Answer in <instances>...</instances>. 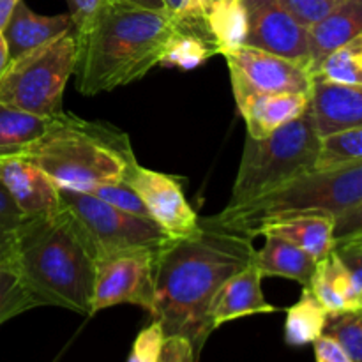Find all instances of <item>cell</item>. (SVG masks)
<instances>
[{
  "mask_svg": "<svg viewBox=\"0 0 362 362\" xmlns=\"http://www.w3.org/2000/svg\"><path fill=\"white\" fill-rule=\"evenodd\" d=\"M253 237L202 223L182 239H172L159 250L154 274L152 320L165 338H184L200 357L214 331L212 311L219 292L243 271L255 255Z\"/></svg>",
  "mask_w": 362,
  "mask_h": 362,
  "instance_id": "cell-1",
  "label": "cell"
},
{
  "mask_svg": "<svg viewBox=\"0 0 362 362\" xmlns=\"http://www.w3.org/2000/svg\"><path fill=\"white\" fill-rule=\"evenodd\" d=\"M11 258L41 306L66 308L92 317L95 247L66 205L25 219Z\"/></svg>",
  "mask_w": 362,
  "mask_h": 362,
  "instance_id": "cell-2",
  "label": "cell"
},
{
  "mask_svg": "<svg viewBox=\"0 0 362 362\" xmlns=\"http://www.w3.org/2000/svg\"><path fill=\"white\" fill-rule=\"evenodd\" d=\"M177 27L168 11L108 2L85 34L76 37V90L98 95L144 78L159 66Z\"/></svg>",
  "mask_w": 362,
  "mask_h": 362,
  "instance_id": "cell-3",
  "label": "cell"
},
{
  "mask_svg": "<svg viewBox=\"0 0 362 362\" xmlns=\"http://www.w3.org/2000/svg\"><path fill=\"white\" fill-rule=\"evenodd\" d=\"M23 158L30 159L59 189L90 193L101 184L124 182L138 165L124 131L73 113L52 117L45 136Z\"/></svg>",
  "mask_w": 362,
  "mask_h": 362,
  "instance_id": "cell-4",
  "label": "cell"
},
{
  "mask_svg": "<svg viewBox=\"0 0 362 362\" xmlns=\"http://www.w3.org/2000/svg\"><path fill=\"white\" fill-rule=\"evenodd\" d=\"M311 212L334 219V240L362 233V165L334 172L311 170L258 200L223 209L202 223L251 237L264 223Z\"/></svg>",
  "mask_w": 362,
  "mask_h": 362,
  "instance_id": "cell-5",
  "label": "cell"
},
{
  "mask_svg": "<svg viewBox=\"0 0 362 362\" xmlns=\"http://www.w3.org/2000/svg\"><path fill=\"white\" fill-rule=\"evenodd\" d=\"M318 134L310 112L265 138H246L232 197L225 209H235L265 197L283 184L311 172Z\"/></svg>",
  "mask_w": 362,
  "mask_h": 362,
  "instance_id": "cell-6",
  "label": "cell"
},
{
  "mask_svg": "<svg viewBox=\"0 0 362 362\" xmlns=\"http://www.w3.org/2000/svg\"><path fill=\"white\" fill-rule=\"evenodd\" d=\"M74 30L9 60L0 74V103L39 117L62 112V95L74 73Z\"/></svg>",
  "mask_w": 362,
  "mask_h": 362,
  "instance_id": "cell-7",
  "label": "cell"
},
{
  "mask_svg": "<svg viewBox=\"0 0 362 362\" xmlns=\"http://www.w3.org/2000/svg\"><path fill=\"white\" fill-rule=\"evenodd\" d=\"M60 202L83 225L95 247L103 251L152 247L161 250L170 239L151 218L119 211L90 193L59 189Z\"/></svg>",
  "mask_w": 362,
  "mask_h": 362,
  "instance_id": "cell-8",
  "label": "cell"
},
{
  "mask_svg": "<svg viewBox=\"0 0 362 362\" xmlns=\"http://www.w3.org/2000/svg\"><path fill=\"white\" fill-rule=\"evenodd\" d=\"M158 253L152 247H129L95 255L92 315L117 304H134L152 313Z\"/></svg>",
  "mask_w": 362,
  "mask_h": 362,
  "instance_id": "cell-9",
  "label": "cell"
},
{
  "mask_svg": "<svg viewBox=\"0 0 362 362\" xmlns=\"http://www.w3.org/2000/svg\"><path fill=\"white\" fill-rule=\"evenodd\" d=\"M225 59L237 106L257 95L310 94L313 85V76L304 66L251 46H240Z\"/></svg>",
  "mask_w": 362,
  "mask_h": 362,
  "instance_id": "cell-10",
  "label": "cell"
},
{
  "mask_svg": "<svg viewBox=\"0 0 362 362\" xmlns=\"http://www.w3.org/2000/svg\"><path fill=\"white\" fill-rule=\"evenodd\" d=\"M124 182L144 202L147 214L170 239H182L200 228V218L184 197L179 180L136 165Z\"/></svg>",
  "mask_w": 362,
  "mask_h": 362,
  "instance_id": "cell-11",
  "label": "cell"
},
{
  "mask_svg": "<svg viewBox=\"0 0 362 362\" xmlns=\"http://www.w3.org/2000/svg\"><path fill=\"white\" fill-rule=\"evenodd\" d=\"M243 2L247 16L244 46L285 57L308 69V28H304L279 0Z\"/></svg>",
  "mask_w": 362,
  "mask_h": 362,
  "instance_id": "cell-12",
  "label": "cell"
},
{
  "mask_svg": "<svg viewBox=\"0 0 362 362\" xmlns=\"http://www.w3.org/2000/svg\"><path fill=\"white\" fill-rule=\"evenodd\" d=\"M0 182L25 219L49 214L62 205L59 187L23 156L0 158Z\"/></svg>",
  "mask_w": 362,
  "mask_h": 362,
  "instance_id": "cell-13",
  "label": "cell"
},
{
  "mask_svg": "<svg viewBox=\"0 0 362 362\" xmlns=\"http://www.w3.org/2000/svg\"><path fill=\"white\" fill-rule=\"evenodd\" d=\"M308 112L318 138L362 127V88L313 80Z\"/></svg>",
  "mask_w": 362,
  "mask_h": 362,
  "instance_id": "cell-14",
  "label": "cell"
},
{
  "mask_svg": "<svg viewBox=\"0 0 362 362\" xmlns=\"http://www.w3.org/2000/svg\"><path fill=\"white\" fill-rule=\"evenodd\" d=\"M71 30L73 20L69 14L42 16L35 14L23 0H20L4 27L2 37L9 60H14Z\"/></svg>",
  "mask_w": 362,
  "mask_h": 362,
  "instance_id": "cell-15",
  "label": "cell"
},
{
  "mask_svg": "<svg viewBox=\"0 0 362 362\" xmlns=\"http://www.w3.org/2000/svg\"><path fill=\"white\" fill-rule=\"evenodd\" d=\"M357 35H362V0H345L308 27V69L311 76L329 53Z\"/></svg>",
  "mask_w": 362,
  "mask_h": 362,
  "instance_id": "cell-16",
  "label": "cell"
},
{
  "mask_svg": "<svg viewBox=\"0 0 362 362\" xmlns=\"http://www.w3.org/2000/svg\"><path fill=\"white\" fill-rule=\"evenodd\" d=\"M276 235L300 247L315 260L327 257L334 244V219L322 212L297 214L290 218L274 219L260 225L251 232V237Z\"/></svg>",
  "mask_w": 362,
  "mask_h": 362,
  "instance_id": "cell-17",
  "label": "cell"
},
{
  "mask_svg": "<svg viewBox=\"0 0 362 362\" xmlns=\"http://www.w3.org/2000/svg\"><path fill=\"white\" fill-rule=\"evenodd\" d=\"M262 274L253 260L225 283L212 311L214 327L258 313H274L278 308L269 304L262 293Z\"/></svg>",
  "mask_w": 362,
  "mask_h": 362,
  "instance_id": "cell-18",
  "label": "cell"
},
{
  "mask_svg": "<svg viewBox=\"0 0 362 362\" xmlns=\"http://www.w3.org/2000/svg\"><path fill=\"white\" fill-rule=\"evenodd\" d=\"M310 94H269L257 95L240 103V115L246 120L247 136L265 138L279 127L299 119L308 110Z\"/></svg>",
  "mask_w": 362,
  "mask_h": 362,
  "instance_id": "cell-19",
  "label": "cell"
},
{
  "mask_svg": "<svg viewBox=\"0 0 362 362\" xmlns=\"http://www.w3.org/2000/svg\"><path fill=\"white\" fill-rule=\"evenodd\" d=\"M218 55L214 39L209 34L204 16L177 20V27L165 46L159 66L191 71Z\"/></svg>",
  "mask_w": 362,
  "mask_h": 362,
  "instance_id": "cell-20",
  "label": "cell"
},
{
  "mask_svg": "<svg viewBox=\"0 0 362 362\" xmlns=\"http://www.w3.org/2000/svg\"><path fill=\"white\" fill-rule=\"evenodd\" d=\"M264 237V247L255 251L253 255V264L260 271L262 278L279 276V278L292 279L303 286L310 285V279L317 267V260L281 237Z\"/></svg>",
  "mask_w": 362,
  "mask_h": 362,
  "instance_id": "cell-21",
  "label": "cell"
},
{
  "mask_svg": "<svg viewBox=\"0 0 362 362\" xmlns=\"http://www.w3.org/2000/svg\"><path fill=\"white\" fill-rule=\"evenodd\" d=\"M52 117H39L0 103V158L23 156L48 131Z\"/></svg>",
  "mask_w": 362,
  "mask_h": 362,
  "instance_id": "cell-22",
  "label": "cell"
},
{
  "mask_svg": "<svg viewBox=\"0 0 362 362\" xmlns=\"http://www.w3.org/2000/svg\"><path fill=\"white\" fill-rule=\"evenodd\" d=\"M204 20L214 39L218 55L225 57L244 46L247 16L243 0H216L204 11Z\"/></svg>",
  "mask_w": 362,
  "mask_h": 362,
  "instance_id": "cell-23",
  "label": "cell"
},
{
  "mask_svg": "<svg viewBox=\"0 0 362 362\" xmlns=\"http://www.w3.org/2000/svg\"><path fill=\"white\" fill-rule=\"evenodd\" d=\"M329 315L310 286H303L299 300L286 310L285 341L290 346H304L324 334Z\"/></svg>",
  "mask_w": 362,
  "mask_h": 362,
  "instance_id": "cell-24",
  "label": "cell"
},
{
  "mask_svg": "<svg viewBox=\"0 0 362 362\" xmlns=\"http://www.w3.org/2000/svg\"><path fill=\"white\" fill-rule=\"evenodd\" d=\"M362 165V127L339 131L318 140L315 172H334Z\"/></svg>",
  "mask_w": 362,
  "mask_h": 362,
  "instance_id": "cell-25",
  "label": "cell"
},
{
  "mask_svg": "<svg viewBox=\"0 0 362 362\" xmlns=\"http://www.w3.org/2000/svg\"><path fill=\"white\" fill-rule=\"evenodd\" d=\"M313 80L362 88V35L329 53L315 71Z\"/></svg>",
  "mask_w": 362,
  "mask_h": 362,
  "instance_id": "cell-26",
  "label": "cell"
},
{
  "mask_svg": "<svg viewBox=\"0 0 362 362\" xmlns=\"http://www.w3.org/2000/svg\"><path fill=\"white\" fill-rule=\"evenodd\" d=\"M41 306L21 279L20 271L11 257L0 260V325L9 318Z\"/></svg>",
  "mask_w": 362,
  "mask_h": 362,
  "instance_id": "cell-27",
  "label": "cell"
},
{
  "mask_svg": "<svg viewBox=\"0 0 362 362\" xmlns=\"http://www.w3.org/2000/svg\"><path fill=\"white\" fill-rule=\"evenodd\" d=\"M324 334L338 343L350 362H362V310L329 317Z\"/></svg>",
  "mask_w": 362,
  "mask_h": 362,
  "instance_id": "cell-28",
  "label": "cell"
},
{
  "mask_svg": "<svg viewBox=\"0 0 362 362\" xmlns=\"http://www.w3.org/2000/svg\"><path fill=\"white\" fill-rule=\"evenodd\" d=\"M25 218L0 182V260L11 257L16 233Z\"/></svg>",
  "mask_w": 362,
  "mask_h": 362,
  "instance_id": "cell-29",
  "label": "cell"
},
{
  "mask_svg": "<svg viewBox=\"0 0 362 362\" xmlns=\"http://www.w3.org/2000/svg\"><path fill=\"white\" fill-rule=\"evenodd\" d=\"M90 194L98 197L99 200L106 202V204L112 205V207L119 209V211L148 218L144 202L140 200V197L134 193V189L127 182L101 184V186H95L94 189L90 191Z\"/></svg>",
  "mask_w": 362,
  "mask_h": 362,
  "instance_id": "cell-30",
  "label": "cell"
},
{
  "mask_svg": "<svg viewBox=\"0 0 362 362\" xmlns=\"http://www.w3.org/2000/svg\"><path fill=\"white\" fill-rule=\"evenodd\" d=\"M308 286H310L313 296L318 299V303H320L322 306H324V310L327 311L329 317H336V315H341L349 311L343 297L339 296L336 286L332 285L331 279L325 274L324 258L317 262V267H315L313 276H311L310 285Z\"/></svg>",
  "mask_w": 362,
  "mask_h": 362,
  "instance_id": "cell-31",
  "label": "cell"
},
{
  "mask_svg": "<svg viewBox=\"0 0 362 362\" xmlns=\"http://www.w3.org/2000/svg\"><path fill=\"white\" fill-rule=\"evenodd\" d=\"M163 345H165V332L159 322L152 320V324L141 329L134 339L127 362H159Z\"/></svg>",
  "mask_w": 362,
  "mask_h": 362,
  "instance_id": "cell-32",
  "label": "cell"
},
{
  "mask_svg": "<svg viewBox=\"0 0 362 362\" xmlns=\"http://www.w3.org/2000/svg\"><path fill=\"white\" fill-rule=\"evenodd\" d=\"M345 0H279L283 7L303 25L304 28L317 23L320 18L331 13Z\"/></svg>",
  "mask_w": 362,
  "mask_h": 362,
  "instance_id": "cell-33",
  "label": "cell"
},
{
  "mask_svg": "<svg viewBox=\"0 0 362 362\" xmlns=\"http://www.w3.org/2000/svg\"><path fill=\"white\" fill-rule=\"evenodd\" d=\"M110 0H67L74 35H81L94 25Z\"/></svg>",
  "mask_w": 362,
  "mask_h": 362,
  "instance_id": "cell-34",
  "label": "cell"
},
{
  "mask_svg": "<svg viewBox=\"0 0 362 362\" xmlns=\"http://www.w3.org/2000/svg\"><path fill=\"white\" fill-rule=\"evenodd\" d=\"M159 362H198V357L194 356L193 346L187 339L172 336L165 338Z\"/></svg>",
  "mask_w": 362,
  "mask_h": 362,
  "instance_id": "cell-35",
  "label": "cell"
},
{
  "mask_svg": "<svg viewBox=\"0 0 362 362\" xmlns=\"http://www.w3.org/2000/svg\"><path fill=\"white\" fill-rule=\"evenodd\" d=\"M313 349L317 362H350L346 354L339 349L338 343L325 334H322L320 338L315 339Z\"/></svg>",
  "mask_w": 362,
  "mask_h": 362,
  "instance_id": "cell-36",
  "label": "cell"
},
{
  "mask_svg": "<svg viewBox=\"0 0 362 362\" xmlns=\"http://www.w3.org/2000/svg\"><path fill=\"white\" fill-rule=\"evenodd\" d=\"M166 11L170 14L177 18V20H182V18H193V16H204L202 11L198 9L197 0H163Z\"/></svg>",
  "mask_w": 362,
  "mask_h": 362,
  "instance_id": "cell-37",
  "label": "cell"
},
{
  "mask_svg": "<svg viewBox=\"0 0 362 362\" xmlns=\"http://www.w3.org/2000/svg\"><path fill=\"white\" fill-rule=\"evenodd\" d=\"M18 2H20V0H0V34H2L4 27H6L7 21H9L11 14H13Z\"/></svg>",
  "mask_w": 362,
  "mask_h": 362,
  "instance_id": "cell-38",
  "label": "cell"
},
{
  "mask_svg": "<svg viewBox=\"0 0 362 362\" xmlns=\"http://www.w3.org/2000/svg\"><path fill=\"white\" fill-rule=\"evenodd\" d=\"M110 2L131 4V6H138V7H144V9H152V11H166L163 0H110Z\"/></svg>",
  "mask_w": 362,
  "mask_h": 362,
  "instance_id": "cell-39",
  "label": "cell"
},
{
  "mask_svg": "<svg viewBox=\"0 0 362 362\" xmlns=\"http://www.w3.org/2000/svg\"><path fill=\"white\" fill-rule=\"evenodd\" d=\"M7 64H9V55H7L6 42H4L2 34H0V74L4 73V69L7 67Z\"/></svg>",
  "mask_w": 362,
  "mask_h": 362,
  "instance_id": "cell-40",
  "label": "cell"
},
{
  "mask_svg": "<svg viewBox=\"0 0 362 362\" xmlns=\"http://www.w3.org/2000/svg\"><path fill=\"white\" fill-rule=\"evenodd\" d=\"M212 2H216V0H197V6H198V9L202 11V14H204V11L207 9Z\"/></svg>",
  "mask_w": 362,
  "mask_h": 362,
  "instance_id": "cell-41",
  "label": "cell"
}]
</instances>
